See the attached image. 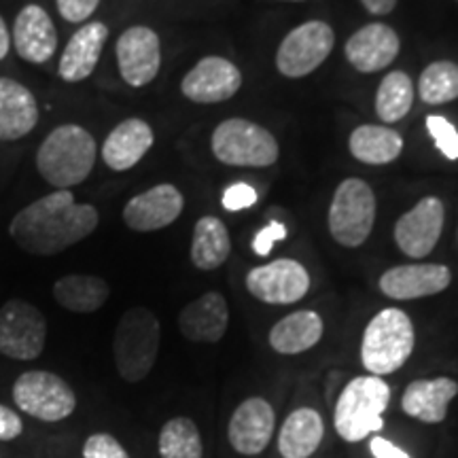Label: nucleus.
Listing matches in <instances>:
<instances>
[{
    "instance_id": "f257e3e1",
    "label": "nucleus",
    "mask_w": 458,
    "mask_h": 458,
    "mask_svg": "<svg viewBox=\"0 0 458 458\" xmlns=\"http://www.w3.org/2000/svg\"><path fill=\"white\" fill-rule=\"evenodd\" d=\"M98 223L96 206L74 202L71 189H55L13 216L9 236L26 253L51 257L88 238Z\"/></svg>"
},
{
    "instance_id": "f03ea898",
    "label": "nucleus",
    "mask_w": 458,
    "mask_h": 458,
    "mask_svg": "<svg viewBox=\"0 0 458 458\" xmlns=\"http://www.w3.org/2000/svg\"><path fill=\"white\" fill-rule=\"evenodd\" d=\"M98 145L81 125L66 123L51 130L37 151V170L51 187L81 185L94 170Z\"/></svg>"
},
{
    "instance_id": "7ed1b4c3",
    "label": "nucleus",
    "mask_w": 458,
    "mask_h": 458,
    "mask_svg": "<svg viewBox=\"0 0 458 458\" xmlns=\"http://www.w3.org/2000/svg\"><path fill=\"white\" fill-rule=\"evenodd\" d=\"M159 340V320L148 308L136 306L123 312L113 335V357L114 368L125 382L136 385L151 374L157 360Z\"/></svg>"
},
{
    "instance_id": "20e7f679",
    "label": "nucleus",
    "mask_w": 458,
    "mask_h": 458,
    "mask_svg": "<svg viewBox=\"0 0 458 458\" xmlns=\"http://www.w3.org/2000/svg\"><path fill=\"white\" fill-rule=\"evenodd\" d=\"M414 325L399 308L377 312L365 327L360 360L371 376H388L401 369L414 351Z\"/></svg>"
},
{
    "instance_id": "39448f33",
    "label": "nucleus",
    "mask_w": 458,
    "mask_h": 458,
    "mask_svg": "<svg viewBox=\"0 0 458 458\" xmlns=\"http://www.w3.org/2000/svg\"><path fill=\"white\" fill-rule=\"evenodd\" d=\"M391 401V386L377 376H360L342 388L335 403V431L346 442H360L377 433L385 422L382 414Z\"/></svg>"
},
{
    "instance_id": "423d86ee",
    "label": "nucleus",
    "mask_w": 458,
    "mask_h": 458,
    "mask_svg": "<svg viewBox=\"0 0 458 458\" xmlns=\"http://www.w3.org/2000/svg\"><path fill=\"white\" fill-rule=\"evenodd\" d=\"M215 157L225 165L267 168L280 156L278 142L263 125L249 119H225L216 125L210 139Z\"/></svg>"
},
{
    "instance_id": "0eeeda50",
    "label": "nucleus",
    "mask_w": 458,
    "mask_h": 458,
    "mask_svg": "<svg viewBox=\"0 0 458 458\" xmlns=\"http://www.w3.org/2000/svg\"><path fill=\"white\" fill-rule=\"evenodd\" d=\"M376 221V193L360 179H346L337 185L329 206V232L337 244L357 249L369 238Z\"/></svg>"
},
{
    "instance_id": "6e6552de",
    "label": "nucleus",
    "mask_w": 458,
    "mask_h": 458,
    "mask_svg": "<svg viewBox=\"0 0 458 458\" xmlns=\"http://www.w3.org/2000/svg\"><path fill=\"white\" fill-rule=\"evenodd\" d=\"M13 401L24 414L43 422L64 420L77 408V394L68 382L45 369L26 371L17 377Z\"/></svg>"
},
{
    "instance_id": "1a4fd4ad",
    "label": "nucleus",
    "mask_w": 458,
    "mask_h": 458,
    "mask_svg": "<svg viewBox=\"0 0 458 458\" xmlns=\"http://www.w3.org/2000/svg\"><path fill=\"white\" fill-rule=\"evenodd\" d=\"M47 318L26 300H9L0 308V354L15 360H34L45 351Z\"/></svg>"
},
{
    "instance_id": "9d476101",
    "label": "nucleus",
    "mask_w": 458,
    "mask_h": 458,
    "mask_svg": "<svg viewBox=\"0 0 458 458\" xmlns=\"http://www.w3.org/2000/svg\"><path fill=\"white\" fill-rule=\"evenodd\" d=\"M335 34L327 21L312 20L291 30L276 51V68L289 79H301L327 60Z\"/></svg>"
},
{
    "instance_id": "9b49d317",
    "label": "nucleus",
    "mask_w": 458,
    "mask_h": 458,
    "mask_svg": "<svg viewBox=\"0 0 458 458\" xmlns=\"http://www.w3.org/2000/svg\"><path fill=\"white\" fill-rule=\"evenodd\" d=\"M246 289L263 303L286 306L306 297L310 289V274L300 261L276 259L246 274Z\"/></svg>"
},
{
    "instance_id": "f8f14e48",
    "label": "nucleus",
    "mask_w": 458,
    "mask_h": 458,
    "mask_svg": "<svg viewBox=\"0 0 458 458\" xmlns=\"http://www.w3.org/2000/svg\"><path fill=\"white\" fill-rule=\"evenodd\" d=\"M119 74L130 88H145L162 68V43L148 26H131L114 45Z\"/></svg>"
},
{
    "instance_id": "ddd939ff",
    "label": "nucleus",
    "mask_w": 458,
    "mask_h": 458,
    "mask_svg": "<svg viewBox=\"0 0 458 458\" xmlns=\"http://www.w3.org/2000/svg\"><path fill=\"white\" fill-rule=\"evenodd\" d=\"M444 219V202L433 196L422 198L414 208L401 215V219L394 223V242H397L401 253L411 257V259L427 257L439 242Z\"/></svg>"
},
{
    "instance_id": "4468645a",
    "label": "nucleus",
    "mask_w": 458,
    "mask_h": 458,
    "mask_svg": "<svg viewBox=\"0 0 458 458\" xmlns=\"http://www.w3.org/2000/svg\"><path fill=\"white\" fill-rule=\"evenodd\" d=\"M242 88V72L236 64L219 55L202 57L181 81V91L187 100L198 105H216L238 94Z\"/></svg>"
},
{
    "instance_id": "2eb2a0df",
    "label": "nucleus",
    "mask_w": 458,
    "mask_h": 458,
    "mask_svg": "<svg viewBox=\"0 0 458 458\" xmlns=\"http://www.w3.org/2000/svg\"><path fill=\"white\" fill-rule=\"evenodd\" d=\"M185 208V198L170 182H162L139 193L125 204L123 223L131 232H157L179 219Z\"/></svg>"
},
{
    "instance_id": "dca6fc26",
    "label": "nucleus",
    "mask_w": 458,
    "mask_h": 458,
    "mask_svg": "<svg viewBox=\"0 0 458 458\" xmlns=\"http://www.w3.org/2000/svg\"><path fill=\"white\" fill-rule=\"evenodd\" d=\"M274 408L261 397L242 401L229 418L227 439L238 454L257 456L267 448L274 435Z\"/></svg>"
},
{
    "instance_id": "f3484780",
    "label": "nucleus",
    "mask_w": 458,
    "mask_h": 458,
    "mask_svg": "<svg viewBox=\"0 0 458 458\" xmlns=\"http://www.w3.org/2000/svg\"><path fill=\"white\" fill-rule=\"evenodd\" d=\"M11 47L30 64H45L57 49V30L47 11L38 4H26L11 28Z\"/></svg>"
},
{
    "instance_id": "a211bd4d",
    "label": "nucleus",
    "mask_w": 458,
    "mask_h": 458,
    "mask_svg": "<svg viewBox=\"0 0 458 458\" xmlns=\"http://www.w3.org/2000/svg\"><path fill=\"white\" fill-rule=\"evenodd\" d=\"M452 283V272L442 263H411L386 270L380 276V291L391 300L408 301L437 295Z\"/></svg>"
},
{
    "instance_id": "6ab92c4d",
    "label": "nucleus",
    "mask_w": 458,
    "mask_h": 458,
    "mask_svg": "<svg viewBox=\"0 0 458 458\" xmlns=\"http://www.w3.org/2000/svg\"><path fill=\"white\" fill-rule=\"evenodd\" d=\"M399 49L401 41L394 28L376 21L359 28L346 41L344 54L354 71L369 74L391 66V62L399 55Z\"/></svg>"
},
{
    "instance_id": "aec40b11",
    "label": "nucleus",
    "mask_w": 458,
    "mask_h": 458,
    "mask_svg": "<svg viewBox=\"0 0 458 458\" xmlns=\"http://www.w3.org/2000/svg\"><path fill=\"white\" fill-rule=\"evenodd\" d=\"M108 38V26L102 21H89L72 34L71 41L62 51L57 74L62 81L79 83L91 77L98 66L102 49Z\"/></svg>"
},
{
    "instance_id": "412c9836",
    "label": "nucleus",
    "mask_w": 458,
    "mask_h": 458,
    "mask_svg": "<svg viewBox=\"0 0 458 458\" xmlns=\"http://www.w3.org/2000/svg\"><path fill=\"white\" fill-rule=\"evenodd\" d=\"M153 142H156V134L151 125L145 119L130 117L114 125L111 134L106 136L102 145V159L111 170L125 172L134 168L147 156Z\"/></svg>"
},
{
    "instance_id": "4be33fe9",
    "label": "nucleus",
    "mask_w": 458,
    "mask_h": 458,
    "mask_svg": "<svg viewBox=\"0 0 458 458\" xmlns=\"http://www.w3.org/2000/svg\"><path fill=\"white\" fill-rule=\"evenodd\" d=\"M229 325V308L225 297L208 291L196 301L187 303L179 314V329L189 342L215 344L225 335Z\"/></svg>"
},
{
    "instance_id": "5701e85b",
    "label": "nucleus",
    "mask_w": 458,
    "mask_h": 458,
    "mask_svg": "<svg viewBox=\"0 0 458 458\" xmlns=\"http://www.w3.org/2000/svg\"><path fill=\"white\" fill-rule=\"evenodd\" d=\"M38 123L37 98L26 85L0 77V140L24 139Z\"/></svg>"
},
{
    "instance_id": "b1692460",
    "label": "nucleus",
    "mask_w": 458,
    "mask_h": 458,
    "mask_svg": "<svg viewBox=\"0 0 458 458\" xmlns=\"http://www.w3.org/2000/svg\"><path fill=\"white\" fill-rule=\"evenodd\" d=\"M458 394V382L452 377H433V380H414L405 388L401 408L416 420L437 425L448 416L450 401Z\"/></svg>"
},
{
    "instance_id": "393cba45",
    "label": "nucleus",
    "mask_w": 458,
    "mask_h": 458,
    "mask_svg": "<svg viewBox=\"0 0 458 458\" xmlns=\"http://www.w3.org/2000/svg\"><path fill=\"white\" fill-rule=\"evenodd\" d=\"M325 437L323 418L317 410L300 408L286 416L278 433V452L283 458H308L318 450Z\"/></svg>"
},
{
    "instance_id": "a878e982",
    "label": "nucleus",
    "mask_w": 458,
    "mask_h": 458,
    "mask_svg": "<svg viewBox=\"0 0 458 458\" xmlns=\"http://www.w3.org/2000/svg\"><path fill=\"white\" fill-rule=\"evenodd\" d=\"M323 318L312 310H300L280 318L270 331V346L278 354H301L323 337Z\"/></svg>"
},
{
    "instance_id": "bb28decb",
    "label": "nucleus",
    "mask_w": 458,
    "mask_h": 458,
    "mask_svg": "<svg viewBox=\"0 0 458 458\" xmlns=\"http://www.w3.org/2000/svg\"><path fill=\"white\" fill-rule=\"evenodd\" d=\"M111 289L106 280L91 274H68L55 280L54 297L68 312L91 314L105 306Z\"/></svg>"
},
{
    "instance_id": "cd10ccee",
    "label": "nucleus",
    "mask_w": 458,
    "mask_h": 458,
    "mask_svg": "<svg viewBox=\"0 0 458 458\" xmlns=\"http://www.w3.org/2000/svg\"><path fill=\"white\" fill-rule=\"evenodd\" d=\"M352 157L369 165H385L394 162L403 151V139L399 131L385 125H359L348 139Z\"/></svg>"
},
{
    "instance_id": "c85d7f7f",
    "label": "nucleus",
    "mask_w": 458,
    "mask_h": 458,
    "mask_svg": "<svg viewBox=\"0 0 458 458\" xmlns=\"http://www.w3.org/2000/svg\"><path fill=\"white\" fill-rule=\"evenodd\" d=\"M232 253V240L225 223L216 216H202L193 227L191 263L202 272H213L227 261Z\"/></svg>"
},
{
    "instance_id": "c756f323",
    "label": "nucleus",
    "mask_w": 458,
    "mask_h": 458,
    "mask_svg": "<svg viewBox=\"0 0 458 458\" xmlns=\"http://www.w3.org/2000/svg\"><path fill=\"white\" fill-rule=\"evenodd\" d=\"M414 102V85L403 71H393L376 91V113L385 123L401 122Z\"/></svg>"
},
{
    "instance_id": "7c9ffc66",
    "label": "nucleus",
    "mask_w": 458,
    "mask_h": 458,
    "mask_svg": "<svg viewBox=\"0 0 458 458\" xmlns=\"http://www.w3.org/2000/svg\"><path fill=\"white\" fill-rule=\"evenodd\" d=\"M159 456L162 458H204L199 428L191 418L179 416L165 422L159 431Z\"/></svg>"
},
{
    "instance_id": "2f4dec72",
    "label": "nucleus",
    "mask_w": 458,
    "mask_h": 458,
    "mask_svg": "<svg viewBox=\"0 0 458 458\" xmlns=\"http://www.w3.org/2000/svg\"><path fill=\"white\" fill-rule=\"evenodd\" d=\"M418 94L427 105H445L458 98V64L439 60L428 64L418 81Z\"/></svg>"
},
{
    "instance_id": "473e14b6",
    "label": "nucleus",
    "mask_w": 458,
    "mask_h": 458,
    "mask_svg": "<svg viewBox=\"0 0 458 458\" xmlns=\"http://www.w3.org/2000/svg\"><path fill=\"white\" fill-rule=\"evenodd\" d=\"M427 130L445 157L458 159V131L448 119L431 114V117H427Z\"/></svg>"
},
{
    "instance_id": "72a5a7b5",
    "label": "nucleus",
    "mask_w": 458,
    "mask_h": 458,
    "mask_svg": "<svg viewBox=\"0 0 458 458\" xmlns=\"http://www.w3.org/2000/svg\"><path fill=\"white\" fill-rule=\"evenodd\" d=\"M83 458H130V454L113 435L94 433L85 439Z\"/></svg>"
},
{
    "instance_id": "f704fd0d",
    "label": "nucleus",
    "mask_w": 458,
    "mask_h": 458,
    "mask_svg": "<svg viewBox=\"0 0 458 458\" xmlns=\"http://www.w3.org/2000/svg\"><path fill=\"white\" fill-rule=\"evenodd\" d=\"M55 4L60 15L66 21H71V24H83L98 9L100 0H55Z\"/></svg>"
},
{
    "instance_id": "c9c22d12",
    "label": "nucleus",
    "mask_w": 458,
    "mask_h": 458,
    "mask_svg": "<svg viewBox=\"0 0 458 458\" xmlns=\"http://www.w3.org/2000/svg\"><path fill=\"white\" fill-rule=\"evenodd\" d=\"M255 202H257V191L250 185H246V182H236V185L227 187L221 198V204L225 206L227 210H232V213L250 208Z\"/></svg>"
},
{
    "instance_id": "e433bc0d",
    "label": "nucleus",
    "mask_w": 458,
    "mask_h": 458,
    "mask_svg": "<svg viewBox=\"0 0 458 458\" xmlns=\"http://www.w3.org/2000/svg\"><path fill=\"white\" fill-rule=\"evenodd\" d=\"M284 238H286V225H284V223L272 221L270 225L263 227L261 232L255 236V240H253L255 255H259V257L270 255L272 244L278 242V240H284Z\"/></svg>"
},
{
    "instance_id": "4c0bfd02",
    "label": "nucleus",
    "mask_w": 458,
    "mask_h": 458,
    "mask_svg": "<svg viewBox=\"0 0 458 458\" xmlns=\"http://www.w3.org/2000/svg\"><path fill=\"white\" fill-rule=\"evenodd\" d=\"M24 433V422L15 410L0 403V442H11Z\"/></svg>"
},
{
    "instance_id": "58836bf2",
    "label": "nucleus",
    "mask_w": 458,
    "mask_h": 458,
    "mask_svg": "<svg viewBox=\"0 0 458 458\" xmlns=\"http://www.w3.org/2000/svg\"><path fill=\"white\" fill-rule=\"evenodd\" d=\"M369 450L374 458H411L410 454H405L403 450L397 448V445L388 442L385 437H376L369 442Z\"/></svg>"
},
{
    "instance_id": "ea45409f",
    "label": "nucleus",
    "mask_w": 458,
    "mask_h": 458,
    "mask_svg": "<svg viewBox=\"0 0 458 458\" xmlns=\"http://www.w3.org/2000/svg\"><path fill=\"white\" fill-rule=\"evenodd\" d=\"M360 4L374 15H388L397 4V0H360Z\"/></svg>"
},
{
    "instance_id": "a19ab883",
    "label": "nucleus",
    "mask_w": 458,
    "mask_h": 458,
    "mask_svg": "<svg viewBox=\"0 0 458 458\" xmlns=\"http://www.w3.org/2000/svg\"><path fill=\"white\" fill-rule=\"evenodd\" d=\"M9 51H11V30L7 21L0 17V60H4V57L9 55Z\"/></svg>"
},
{
    "instance_id": "79ce46f5",
    "label": "nucleus",
    "mask_w": 458,
    "mask_h": 458,
    "mask_svg": "<svg viewBox=\"0 0 458 458\" xmlns=\"http://www.w3.org/2000/svg\"><path fill=\"white\" fill-rule=\"evenodd\" d=\"M291 3H301V0H291Z\"/></svg>"
}]
</instances>
